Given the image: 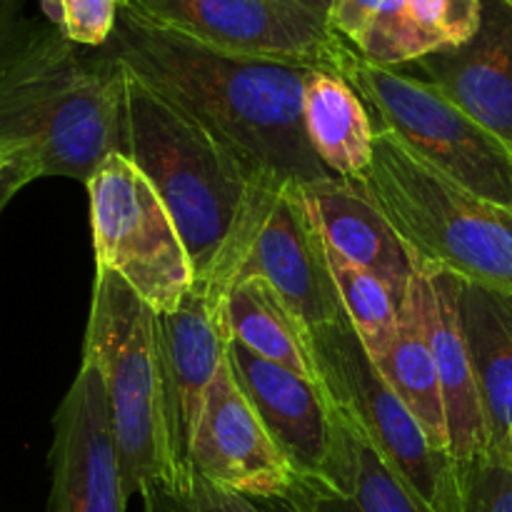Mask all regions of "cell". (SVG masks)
I'll return each mask as SVG.
<instances>
[{"label":"cell","instance_id":"cell-1","mask_svg":"<svg viewBox=\"0 0 512 512\" xmlns=\"http://www.w3.org/2000/svg\"><path fill=\"white\" fill-rule=\"evenodd\" d=\"M105 48L130 75L203 123L258 183L303 188L333 175L305 135L310 65L208 48L123 5Z\"/></svg>","mask_w":512,"mask_h":512},{"label":"cell","instance_id":"cell-2","mask_svg":"<svg viewBox=\"0 0 512 512\" xmlns=\"http://www.w3.org/2000/svg\"><path fill=\"white\" fill-rule=\"evenodd\" d=\"M0 145L28 155L40 178L88 183L108 155H128V70L108 48L23 18L0 38Z\"/></svg>","mask_w":512,"mask_h":512},{"label":"cell","instance_id":"cell-3","mask_svg":"<svg viewBox=\"0 0 512 512\" xmlns=\"http://www.w3.org/2000/svg\"><path fill=\"white\" fill-rule=\"evenodd\" d=\"M128 158L168 208L208 285L248 210L258 180L188 110L128 73Z\"/></svg>","mask_w":512,"mask_h":512},{"label":"cell","instance_id":"cell-4","mask_svg":"<svg viewBox=\"0 0 512 512\" xmlns=\"http://www.w3.org/2000/svg\"><path fill=\"white\" fill-rule=\"evenodd\" d=\"M358 183L415 265L512 295V205L463 188L380 128L373 163Z\"/></svg>","mask_w":512,"mask_h":512},{"label":"cell","instance_id":"cell-5","mask_svg":"<svg viewBox=\"0 0 512 512\" xmlns=\"http://www.w3.org/2000/svg\"><path fill=\"white\" fill-rule=\"evenodd\" d=\"M155 313L108 270H95L83 363L98 370L108 398L125 498L185 480L170 450Z\"/></svg>","mask_w":512,"mask_h":512},{"label":"cell","instance_id":"cell-6","mask_svg":"<svg viewBox=\"0 0 512 512\" xmlns=\"http://www.w3.org/2000/svg\"><path fill=\"white\" fill-rule=\"evenodd\" d=\"M318 373L330 403L388 460L430 512H458V463L435 448L360 345L348 318L310 328Z\"/></svg>","mask_w":512,"mask_h":512},{"label":"cell","instance_id":"cell-7","mask_svg":"<svg viewBox=\"0 0 512 512\" xmlns=\"http://www.w3.org/2000/svg\"><path fill=\"white\" fill-rule=\"evenodd\" d=\"M373 113L375 128L393 133L410 153L423 158L463 188L512 205V153L473 118L400 68H380L353 48L340 63Z\"/></svg>","mask_w":512,"mask_h":512},{"label":"cell","instance_id":"cell-8","mask_svg":"<svg viewBox=\"0 0 512 512\" xmlns=\"http://www.w3.org/2000/svg\"><path fill=\"white\" fill-rule=\"evenodd\" d=\"M88 188L95 270L115 273L155 313L180 308L195 273L168 208L125 153L98 165Z\"/></svg>","mask_w":512,"mask_h":512},{"label":"cell","instance_id":"cell-9","mask_svg":"<svg viewBox=\"0 0 512 512\" xmlns=\"http://www.w3.org/2000/svg\"><path fill=\"white\" fill-rule=\"evenodd\" d=\"M240 280H263L308 328L343 318L323 235L295 185L258 183L248 210L208 285L223 300Z\"/></svg>","mask_w":512,"mask_h":512},{"label":"cell","instance_id":"cell-10","mask_svg":"<svg viewBox=\"0 0 512 512\" xmlns=\"http://www.w3.org/2000/svg\"><path fill=\"white\" fill-rule=\"evenodd\" d=\"M148 23L208 48L340 70L348 43L298 0H120Z\"/></svg>","mask_w":512,"mask_h":512},{"label":"cell","instance_id":"cell-11","mask_svg":"<svg viewBox=\"0 0 512 512\" xmlns=\"http://www.w3.org/2000/svg\"><path fill=\"white\" fill-rule=\"evenodd\" d=\"M48 465V512H125L108 398L90 365H80L55 410Z\"/></svg>","mask_w":512,"mask_h":512},{"label":"cell","instance_id":"cell-12","mask_svg":"<svg viewBox=\"0 0 512 512\" xmlns=\"http://www.w3.org/2000/svg\"><path fill=\"white\" fill-rule=\"evenodd\" d=\"M190 470L260 503L280 500L295 480V468L235 383L228 358L205 395L190 445Z\"/></svg>","mask_w":512,"mask_h":512},{"label":"cell","instance_id":"cell-13","mask_svg":"<svg viewBox=\"0 0 512 512\" xmlns=\"http://www.w3.org/2000/svg\"><path fill=\"white\" fill-rule=\"evenodd\" d=\"M155 335L170 450L180 475L188 478L193 473L190 445L195 425L203 413L205 395L228 358L230 335L223 300L195 285L180 308L158 313Z\"/></svg>","mask_w":512,"mask_h":512},{"label":"cell","instance_id":"cell-14","mask_svg":"<svg viewBox=\"0 0 512 512\" xmlns=\"http://www.w3.org/2000/svg\"><path fill=\"white\" fill-rule=\"evenodd\" d=\"M400 70L443 93L512 150V8L505 0H483L473 40Z\"/></svg>","mask_w":512,"mask_h":512},{"label":"cell","instance_id":"cell-15","mask_svg":"<svg viewBox=\"0 0 512 512\" xmlns=\"http://www.w3.org/2000/svg\"><path fill=\"white\" fill-rule=\"evenodd\" d=\"M410 298L438 368L450 455L455 463H465L488 450V425L460 310V280L415 265Z\"/></svg>","mask_w":512,"mask_h":512},{"label":"cell","instance_id":"cell-16","mask_svg":"<svg viewBox=\"0 0 512 512\" xmlns=\"http://www.w3.org/2000/svg\"><path fill=\"white\" fill-rule=\"evenodd\" d=\"M228 365L235 383L263 420L295 473H318L333 445L335 408L325 385L310 383L240 343H228Z\"/></svg>","mask_w":512,"mask_h":512},{"label":"cell","instance_id":"cell-17","mask_svg":"<svg viewBox=\"0 0 512 512\" xmlns=\"http://www.w3.org/2000/svg\"><path fill=\"white\" fill-rule=\"evenodd\" d=\"M268 505H278L280 512H430L338 410L323 468L295 473L288 493Z\"/></svg>","mask_w":512,"mask_h":512},{"label":"cell","instance_id":"cell-18","mask_svg":"<svg viewBox=\"0 0 512 512\" xmlns=\"http://www.w3.org/2000/svg\"><path fill=\"white\" fill-rule=\"evenodd\" d=\"M298 193L313 215L325 245L350 263L378 275L400 308L410 293L415 263L363 185L358 180L330 175L303 185Z\"/></svg>","mask_w":512,"mask_h":512},{"label":"cell","instance_id":"cell-19","mask_svg":"<svg viewBox=\"0 0 512 512\" xmlns=\"http://www.w3.org/2000/svg\"><path fill=\"white\" fill-rule=\"evenodd\" d=\"M483 0H380L353 50L380 68H405L475 38Z\"/></svg>","mask_w":512,"mask_h":512},{"label":"cell","instance_id":"cell-20","mask_svg":"<svg viewBox=\"0 0 512 512\" xmlns=\"http://www.w3.org/2000/svg\"><path fill=\"white\" fill-rule=\"evenodd\" d=\"M305 135L315 158L338 178L360 180L375 153L373 113L338 70L315 68L303 98Z\"/></svg>","mask_w":512,"mask_h":512},{"label":"cell","instance_id":"cell-21","mask_svg":"<svg viewBox=\"0 0 512 512\" xmlns=\"http://www.w3.org/2000/svg\"><path fill=\"white\" fill-rule=\"evenodd\" d=\"M460 310L483 398L488 448L512 453V295L460 283Z\"/></svg>","mask_w":512,"mask_h":512},{"label":"cell","instance_id":"cell-22","mask_svg":"<svg viewBox=\"0 0 512 512\" xmlns=\"http://www.w3.org/2000/svg\"><path fill=\"white\" fill-rule=\"evenodd\" d=\"M223 315L230 340L250 353L320 383L310 328L263 280H240L223 293Z\"/></svg>","mask_w":512,"mask_h":512},{"label":"cell","instance_id":"cell-23","mask_svg":"<svg viewBox=\"0 0 512 512\" xmlns=\"http://www.w3.org/2000/svg\"><path fill=\"white\" fill-rule=\"evenodd\" d=\"M398 315L400 323L395 340L375 360V368L383 373L398 398L408 405L410 413L420 420L435 448L450 453L443 388H440L438 368H435L433 353H430L428 338H425L423 323H420L410 293L400 305Z\"/></svg>","mask_w":512,"mask_h":512},{"label":"cell","instance_id":"cell-24","mask_svg":"<svg viewBox=\"0 0 512 512\" xmlns=\"http://www.w3.org/2000/svg\"><path fill=\"white\" fill-rule=\"evenodd\" d=\"M325 253H328L330 275H333V283L338 288L345 318L353 325L360 345L375 363L390 348L395 333H398V300L393 298L390 288L378 275L350 263L348 258L335 253L328 245H325Z\"/></svg>","mask_w":512,"mask_h":512},{"label":"cell","instance_id":"cell-25","mask_svg":"<svg viewBox=\"0 0 512 512\" xmlns=\"http://www.w3.org/2000/svg\"><path fill=\"white\" fill-rule=\"evenodd\" d=\"M458 512H512V453L483 450L458 463Z\"/></svg>","mask_w":512,"mask_h":512},{"label":"cell","instance_id":"cell-26","mask_svg":"<svg viewBox=\"0 0 512 512\" xmlns=\"http://www.w3.org/2000/svg\"><path fill=\"white\" fill-rule=\"evenodd\" d=\"M143 512H270L258 500L208 483L198 473L168 485H153L143 495Z\"/></svg>","mask_w":512,"mask_h":512},{"label":"cell","instance_id":"cell-27","mask_svg":"<svg viewBox=\"0 0 512 512\" xmlns=\"http://www.w3.org/2000/svg\"><path fill=\"white\" fill-rule=\"evenodd\" d=\"M40 8L45 20L80 48H105L118 28L120 0H40Z\"/></svg>","mask_w":512,"mask_h":512},{"label":"cell","instance_id":"cell-28","mask_svg":"<svg viewBox=\"0 0 512 512\" xmlns=\"http://www.w3.org/2000/svg\"><path fill=\"white\" fill-rule=\"evenodd\" d=\"M378 5L380 0H330V30H333L343 43H348L350 48H353L355 40L360 38L365 25L370 23V18H373L375 10H378Z\"/></svg>","mask_w":512,"mask_h":512},{"label":"cell","instance_id":"cell-29","mask_svg":"<svg viewBox=\"0 0 512 512\" xmlns=\"http://www.w3.org/2000/svg\"><path fill=\"white\" fill-rule=\"evenodd\" d=\"M38 170L20 150L0 145V213L28 183L38 180Z\"/></svg>","mask_w":512,"mask_h":512},{"label":"cell","instance_id":"cell-30","mask_svg":"<svg viewBox=\"0 0 512 512\" xmlns=\"http://www.w3.org/2000/svg\"><path fill=\"white\" fill-rule=\"evenodd\" d=\"M20 5H23V0H0V38L23 20Z\"/></svg>","mask_w":512,"mask_h":512},{"label":"cell","instance_id":"cell-31","mask_svg":"<svg viewBox=\"0 0 512 512\" xmlns=\"http://www.w3.org/2000/svg\"><path fill=\"white\" fill-rule=\"evenodd\" d=\"M298 3L308 5L310 10H315V13L323 15L325 20H328V8H330V0H298Z\"/></svg>","mask_w":512,"mask_h":512},{"label":"cell","instance_id":"cell-32","mask_svg":"<svg viewBox=\"0 0 512 512\" xmlns=\"http://www.w3.org/2000/svg\"><path fill=\"white\" fill-rule=\"evenodd\" d=\"M505 3H508V5H510V8H512V0H505Z\"/></svg>","mask_w":512,"mask_h":512},{"label":"cell","instance_id":"cell-33","mask_svg":"<svg viewBox=\"0 0 512 512\" xmlns=\"http://www.w3.org/2000/svg\"><path fill=\"white\" fill-rule=\"evenodd\" d=\"M510 153H512V150H510Z\"/></svg>","mask_w":512,"mask_h":512}]
</instances>
